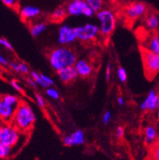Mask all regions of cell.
Here are the masks:
<instances>
[{
  "label": "cell",
  "mask_w": 159,
  "mask_h": 160,
  "mask_svg": "<svg viewBox=\"0 0 159 160\" xmlns=\"http://www.w3.org/2000/svg\"><path fill=\"white\" fill-rule=\"evenodd\" d=\"M47 59L53 70L58 72L65 68L74 66L77 61V56L72 47L60 46L49 51Z\"/></svg>",
  "instance_id": "obj_1"
},
{
  "label": "cell",
  "mask_w": 159,
  "mask_h": 160,
  "mask_svg": "<svg viewBox=\"0 0 159 160\" xmlns=\"http://www.w3.org/2000/svg\"><path fill=\"white\" fill-rule=\"evenodd\" d=\"M36 122V115L30 106L27 102H20L17 107L12 123L20 132L28 133L32 129Z\"/></svg>",
  "instance_id": "obj_2"
},
{
  "label": "cell",
  "mask_w": 159,
  "mask_h": 160,
  "mask_svg": "<svg viewBox=\"0 0 159 160\" xmlns=\"http://www.w3.org/2000/svg\"><path fill=\"white\" fill-rule=\"evenodd\" d=\"M27 134L20 132L12 123H4L0 125V142L13 149L20 142L26 140Z\"/></svg>",
  "instance_id": "obj_3"
},
{
  "label": "cell",
  "mask_w": 159,
  "mask_h": 160,
  "mask_svg": "<svg viewBox=\"0 0 159 160\" xmlns=\"http://www.w3.org/2000/svg\"><path fill=\"white\" fill-rule=\"evenodd\" d=\"M20 101L19 98L12 94L0 96V120L5 123H12L16 110Z\"/></svg>",
  "instance_id": "obj_4"
},
{
  "label": "cell",
  "mask_w": 159,
  "mask_h": 160,
  "mask_svg": "<svg viewBox=\"0 0 159 160\" xmlns=\"http://www.w3.org/2000/svg\"><path fill=\"white\" fill-rule=\"evenodd\" d=\"M97 19L99 21L100 34L102 37L110 36L116 26V16L115 12L108 8H103L97 12Z\"/></svg>",
  "instance_id": "obj_5"
},
{
  "label": "cell",
  "mask_w": 159,
  "mask_h": 160,
  "mask_svg": "<svg viewBox=\"0 0 159 160\" xmlns=\"http://www.w3.org/2000/svg\"><path fill=\"white\" fill-rule=\"evenodd\" d=\"M77 40L82 42H88L94 41L100 35V28L97 24L87 23L84 25H80L75 28Z\"/></svg>",
  "instance_id": "obj_6"
},
{
  "label": "cell",
  "mask_w": 159,
  "mask_h": 160,
  "mask_svg": "<svg viewBox=\"0 0 159 160\" xmlns=\"http://www.w3.org/2000/svg\"><path fill=\"white\" fill-rule=\"evenodd\" d=\"M67 15L72 16H84L86 17H92L95 14L87 4L85 0H70L65 7Z\"/></svg>",
  "instance_id": "obj_7"
},
{
  "label": "cell",
  "mask_w": 159,
  "mask_h": 160,
  "mask_svg": "<svg viewBox=\"0 0 159 160\" xmlns=\"http://www.w3.org/2000/svg\"><path fill=\"white\" fill-rule=\"evenodd\" d=\"M142 61L145 74L153 78L159 72V55L142 50Z\"/></svg>",
  "instance_id": "obj_8"
},
{
  "label": "cell",
  "mask_w": 159,
  "mask_h": 160,
  "mask_svg": "<svg viewBox=\"0 0 159 160\" xmlns=\"http://www.w3.org/2000/svg\"><path fill=\"white\" fill-rule=\"evenodd\" d=\"M77 40L75 28L67 24H62L58 31V42L60 46L69 47Z\"/></svg>",
  "instance_id": "obj_9"
},
{
  "label": "cell",
  "mask_w": 159,
  "mask_h": 160,
  "mask_svg": "<svg viewBox=\"0 0 159 160\" xmlns=\"http://www.w3.org/2000/svg\"><path fill=\"white\" fill-rule=\"evenodd\" d=\"M148 7L142 2H132L125 8V16L130 20H136L147 15Z\"/></svg>",
  "instance_id": "obj_10"
},
{
  "label": "cell",
  "mask_w": 159,
  "mask_h": 160,
  "mask_svg": "<svg viewBox=\"0 0 159 160\" xmlns=\"http://www.w3.org/2000/svg\"><path fill=\"white\" fill-rule=\"evenodd\" d=\"M159 94L155 89H151L149 92L148 95L141 104V109L142 111H149L154 112L156 111L158 106Z\"/></svg>",
  "instance_id": "obj_11"
},
{
  "label": "cell",
  "mask_w": 159,
  "mask_h": 160,
  "mask_svg": "<svg viewBox=\"0 0 159 160\" xmlns=\"http://www.w3.org/2000/svg\"><path fill=\"white\" fill-rule=\"evenodd\" d=\"M85 142V132L81 129L76 130L71 134L64 136L62 138V143L66 146H81V145L84 144Z\"/></svg>",
  "instance_id": "obj_12"
},
{
  "label": "cell",
  "mask_w": 159,
  "mask_h": 160,
  "mask_svg": "<svg viewBox=\"0 0 159 160\" xmlns=\"http://www.w3.org/2000/svg\"><path fill=\"white\" fill-rule=\"evenodd\" d=\"M78 76L82 78H87L93 74V67L89 61L85 59H77L74 65Z\"/></svg>",
  "instance_id": "obj_13"
},
{
  "label": "cell",
  "mask_w": 159,
  "mask_h": 160,
  "mask_svg": "<svg viewBox=\"0 0 159 160\" xmlns=\"http://www.w3.org/2000/svg\"><path fill=\"white\" fill-rule=\"evenodd\" d=\"M57 77L62 83L70 84L77 79L79 76L74 66H72V67L62 68L60 71L57 72Z\"/></svg>",
  "instance_id": "obj_14"
},
{
  "label": "cell",
  "mask_w": 159,
  "mask_h": 160,
  "mask_svg": "<svg viewBox=\"0 0 159 160\" xmlns=\"http://www.w3.org/2000/svg\"><path fill=\"white\" fill-rule=\"evenodd\" d=\"M42 12L38 8L31 5L23 7L20 11V16L24 21H30L38 17Z\"/></svg>",
  "instance_id": "obj_15"
},
{
  "label": "cell",
  "mask_w": 159,
  "mask_h": 160,
  "mask_svg": "<svg viewBox=\"0 0 159 160\" xmlns=\"http://www.w3.org/2000/svg\"><path fill=\"white\" fill-rule=\"evenodd\" d=\"M143 50L159 55V34L153 33L149 36L145 42Z\"/></svg>",
  "instance_id": "obj_16"
},
{
  "label": "cell",
  "mask_w": 159,
  "mask_h": 160,
  "mask_svg": "<svg viewBox=\"0 0 159 160\" xmlns=\"http://www.w3.org/2000/svg\"><path fill=\"white\" fill-rule=\"evenodd\" d=\"M145 25L149 30L155 32L159 28V17L155 12H150L146 15Z\"/></svg>",
  "instance_id": "obj_17"
},
{
  "label": "cell",
  "mask_w": 159,
  "mask_h": 160,
  "mask_svg": "<svg viewBox=\"0 0 159 160\" xmlns=\"http://www.w3.org/2000/svg\"><path fill=\"white\" fill-rule=\"evenodd\" d=\"M157 137V131L153 125H149L145 128V142L147 145L153 144Z\"/></svg>",
  "instance_id": "obj_18"
},
{
  "label": "cell",
  "mask_w": 159,
  "mask_h": 160,
  "mask_svg": "<svg viewBox=\"0 0 159 160\" xmlns=\"http://www.w3.org/2000/svg\"><path fill=\"white\" fill-rule=\"evenodd\" d=\"M47 24L45 22H39L32 24L29 26V32L33 38H37L47 30Z\"/></svg>",
  "instance_id": "obj_19"
},
{
  "label": "cell",
  "mask_w": 159,
  "mask_h": 160,
  "mask_svg": "<svg viewBox=\"0 0 159 160\" xmlns=\"http://www.w3.org/2000/svg\"><path fill=\"white\" fill-rule=\"evenodd\" d=\"M67 16V12L66 8H58L51 13V20L54 22H60L66 18Z\"/></svg>",
  "instance_id": "obj_20"
},
{
  "label": "cell",
  "mask_w": 159,
  "mask_h": 160,
  "mask_svg": "<svg viewBox=\"0 0 159 160\" xmlns=\"http://www.w3.org/2000/svg\"><path fill=\"white\" fill-rule=\"evenodd\" d=\"M89 8L93 10L95 13L103 9L105 5V0H85Z\"/></svg>",
  "instance_id": "obj_21"
},
{
  "label": "cell",
  "mask_w": 159,
  "mask_h": 160,
  "mask_svg": "<svg viewBox=\"0 0 159 160\" xmlns=\"http://www.w3.org/2000/svg\"><path fill=\"white\" fill-rule=\"evenodd\" d=\"M30 77L33 81L37 84V85H40L41 87L44 88V89H48L49 87H51L50 85H47L42 79V77H41V73L37 72L35 71H32L30 72Z\"/></svg>",
  "instance_id": "obj_22"
},
{
  "label": "cell",
  "mask_w": 159,
  "mask_h": 160,
  "mask_svg": "<svg viewBox=\"0 0 159 160\" xmlns=\"http://www.w3.org/2000/svg\"><path fill=\"white\" fill-rule=\"evenodd\" d=\"M13 151V148L6 146L0 142V159H4L10 157Z\"/></svg>",
  "instance_id": "obj_23"
},
{
  "label": "cell",
  "mask_w": 159,
  "mask_h": 160,
  "mask_svg": "<svg viewBox=\"0 0 159 160\" xmlns=\"http://www.w3.org/2000/svg\"><path fill=\"white\" fill-rule=\"evenodd\" d=\"M117 77L121 83H125L127 81V73L126 69L123 67H119L117 69Z\"/></svg>",
  "instance_id": "obj_24"
},
{
  "label": "cell",
  "mask_w": 159,
  "mask_h": 160,
  "mask_svg": "<svg viewBox=\"0 0 159 160\" xmlns=\"http://www.w3.org/2000/svg\"><path fill=\"white\" fill-rule=\"evenodd\" d=\"M46 93H47V95L48 96L49 98H52V99L54 100H57L59 98V93H58V90H57L55 88L53 87V86L49 87L48 89H47Z\"/></svg>",
  "instance_id": "obj_25"
},
{
  "label": "cell",
  "mask_w": 159,
  "mask_h": 160,
  "mask_svg": "<svg viewBox=\"0 0 159 160\" xmlns=\"http://www.w3.org/2000/svg\"><path fill=\"white\" fill-rule=\"evenodd\" d=\"M1 2L8 8L17 9L19 6V0H1Z\"/></svg>",
  "instance_id": "obj_26"
},
{
  "label": "cell",
  "mask_w": 159,
  "mask_h": 160,
  "mask_svg": "<svg viewBox=\"0 0 159 160\" xmlns=\"http://www.w3.org/2000/svg\"><path fill=\"white\" fill-rule=\"evenodd\" d=\"M150 158L151 160H159V144L156 145L152 148Z\"/></svg>",
  "instance_id": "obj_27"
},
{
  "label": "cell",
  "mask_w": 159,
  "mask_h": 160,
  "mask_svg": "<svg viewBox=\"0 0 159 160\" xmlns=\"http://www.w3.org/2000/svg\"><path fill=\"white\" fill-rule=\"evenodd\" d=\"M18 63V72L23 73V74H28L29 72V68H28V65L26 63H23V62H20Z\"/></svg>",
  "instance_id": "obj_28"
},
{
  "label": "cell",
  "mask_w": 159,
  "mask_h": 160,
  "mask_svg": "<svg viewBox=\"0 0 159 160\" xmlns=\"http://www.w3.org/2000/svg\"><path fill=\"white\" fill-rule=\"evenodd\" d=\"M111 119H112V114H111V111H106L105 112H104V114H103L102 116V123L104 124H108L110 122H111Z\"/></svg>",
  "instance_id": "obj_29"
},
{
  "label": "cell",
  "mask_w": 159,
  "mask_h": 160,
  "mask_svg": "<svg viewBox=\"0 0 159 160\" xmlns=\"http://www.w3.org/2000/svg\"><path fill=\"white\" fill-rule=\"evenodd\" d=\"M35 99H36V102L39 108H44L45 105H46V101H45V98L42 95H41L39 93H36Z\"/></svg>",
  "instance_id": "obj_30"
},
{
  "label": "cell",
  "mask_w": 159,
  "mask_h": 160,
  "mask_svg": "<svg viewBox=\"0 0 159 160\" xmlns=\"http://www.w3.org/2000/svg\"><path fill=\"white\" fill-rule=\"evenodd\" d=\"M111 74H112V64L111 62H108L107 64V68H106V80L107 82L111 81Z\"/></svg>",
  "instance_id": "obj_31"
},
{
  "label": "cell",
  "mask_w": 159,
  "mask_h": 160,
  "mask_svg": "<svg viewBox=\"0 0 159 160\" xmlns=\"http://www.w3.org/2000/svg\"><path fill=\"white\" fill-rule=\"evenodd\" d=\"M11 85L16 89V91H18L19 93H23V91H24L22 86L20 85V84L16 80H12L11 81Z\"/></svg>",
  "instance_id": "obj_32"
},
{
  "label": "cell",
  "mask_w": 159,
  "mask_h": 160,
  "mask_svg": "<svg viewBox=\"0 0 159 160\" xmlns=\"http://www.w3.org/2000/svg\"><path fill=\"white\" fill-rule=\"evenodd\" d=\"M0 45H1L2 47L7 49V50H9V51H12V50H13V47H12V44L5 38H0Z\"/></svg>",
  "instance_id": "obj_33"
},
{
  "label": "cell",
  "mask_w": 159,
  "mask_h": 160,
  "mask_svg": "<svg viewBox=\"0 0 159 160\" xmlns=\"http://www.w3.org/2000/svg\"><path fill=\"white\" fill-rule=\"evenodd\" d=\"M41 77H42V79L47 85H50L51 87L54 85V81H53L52 78L49 77V76H47L45 75V74H42V73H41Z\"/></svg>",
  "instance_id": "obj_34"
},
{
  "label": "cell",
  "mask_w": 159,
  "mask_h": 160,
  "mask_svg": "<svg viewBox=\"0 0 159 160\" xmlns=\"http://www.w3.org/2000/svg\"><path fill=\"white\" fill-rule=\"evenodd\" d=\"M123 135H124V128L122 126H119L115 131V137L119 139V138H123Z\"/></svg>",
  "instance_id": "obj_35"
},
{
  "label": "cell",
  "mask_w": 159,
  "mask_h": 160,
  "mask_svg": "<svg viewBox=\"0 0 159 160\" xmlns=\"http://www.w3.org/2000/svg\"><path fill=\"white\" fill-rule=\"evenodd\" d=\"M9 66H10L11 68L13 70V71L18 72L19 69H18V63H9Z\"/></svg>",
  "instance_id": "obj_36"
},
{
  "label": "cell",
  "mask_w": 159,
  "mask_h": 160,
  "mask_svg": "<svg viewBox=\"0 0 159 160\" xmlns=\"http://www.w3.org/2000/svg\"><path fill=\"white\" fill-rule=\"evenodd\" d=\"M27 81H28V85H30L31 87L37 88V84L36 82H35V81L32 79V78H28V79L27 80Z\"/></svg>",
  "instance_id": "obj_37"
},
{
  "label": "cell",
  "mask_w": 159,
  "mask_h": 160,
  "mask_svg": "<svg viewBox=\"0 0 159 160\" xmlns=\"http://www.w3.org/2000/svg\"><path fill=\"white\" fill-rule=\"evenodd\" d=\"M117 102H118V104H119V106H121V107H123V106H124L125 101H124V99H123V97H121V96H119V97H118V98H117Z\"/></svg>",
  "instance_id": "obj_38"
},
{
  "label": "cell",
  "mask_w": 159,
  "mask_h": 160,
  "mask_svg": "<svg viewBox=\"0 0 159 160\" xmlns=\"http://www.w3.org/2000/svg\"><path fill=\"white\" fill-rule=\"evenodd\" d=\"M8 63L7 60L4 58L2 55H0V64L1 65H7Z\"/></svg>",
  "instance_id": "obj_39"
},
{
  "label": "cell",
  "mask_w": 159,
  "mask_h": 160,
  "mask_svg": "<svg viewBox=\"0 0 159 160\" xmlns=\"http://www.w3.org/2000/svg\"><path fill=\"white\" fill-rule=\"evenodd\" d=\"M157 118H159V102H158V106H157Z\"/></svg>",
  "instance_id": "obj_40"
}]
</instances>
